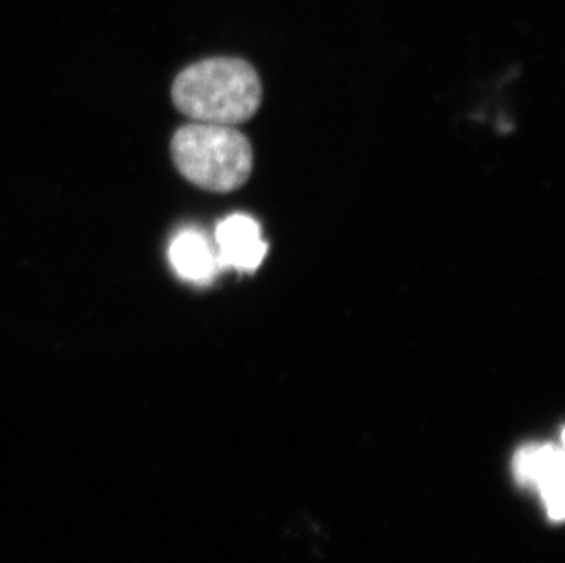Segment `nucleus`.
<instances>
[{"label":"nucleus","instance_id":"nucleus-1","mask_svg":"<svg viewBox=\"0 0 565 563\" xmlns=\"http://www.w3.org/2000/svg\"><path fill=\"white\" fill-rule=\"evenodd\" d=\"M172 102L196 123L235 127L258 113L262 81L244 59H205L180 72Z\"/></svg>","mask_w":565,"mask_h":563},{"label":"nucleus","instance_id":"nucleus-2","mask_svg":"<svg viewBox=\"0 0 565 563\" xmlns=\"http://www.w3.org/2000/svg\"><path fill=\"white\" fill-rule=\"evenodd\" d=\"M171 155L180 174L205 191H236L253 172L252 144L230 125L191 123L178 128Z\"/></svg>","mask_w":565,"mask_h":563},{"label":"nucleus","instance_id":"nucleus-3","mask_svg":"<svg viewBox=\"0 0 565 563\" xmlns=\"http://www.w3.org/2000/svg\"><path fill=\"white\" fill-rule=\"evenodd\" d=\"M518 485L536 490L551 521L564 518V450L553 443H529L512 457Z\"/></svg>","mask_w":565,"mask_h":563},{"label":"nucleus","instance_id":"nucleus-4","mask_svg":"<svg viewBox=\"0 0 565 563\" xmlns=\"http://www.w3.org/2000/svg\"><path fill=\"white\" fill-rule=\"evenodd\" d=\"M214 247L222 269L253 273L267 255L260 224L247 214H233L220 222L214 233Z\"/></svg>","mask_w":565,"mask_h":563},{"label":"nucleus","instance_id":"nucleus-5","mask_svg":"<svg viewBox=\"0 0 565 563\" xmlns=\"http://www.w3.org/2000/svg\"><path fill=\"white\" fill-rule=\"evenodd\" d=\"M169 261L178 277L198 286H207L222 272L213 242L194 227L174 234L169 245Z\"/></svg>","mask_w":565,"mask_h":563}]
</instances>
